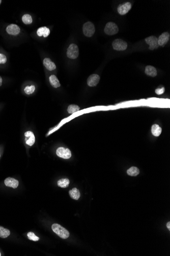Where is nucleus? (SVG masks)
<instances>
[{
  "mask_svg": "<svg viewBox=\"0 0 170 256\" xmlns=\"http://www.w3.org/2000/svg\"><path fill=\"white\" fill-rule=\"evenodd\" d=\"M52 229L53 232L58 235L60 238L65 239L69 237V232L59 224H53L52 226Z\"/></svg>",
  "mask_w": 170,
  "mask_h": 256,
  "instance_id": "obj_1",
  "label": "nucleus"
},
{
  "mask_svg": "<svg viewBox=\"0 0 170 256\" xmlns=\"http://www.w3.org/2000/svg\"><path fill=\"white\" fill-rule=\"evenodd\" d=\"M79 55V50L77 45L71 44L67 50V56L70 59H76Z\"/></svg>",
  "mask_w": 170,
  "mask_h": 256,
  "instance_id": "obj_2",
  "label": "nucleus"
},
{
  "mask_svg": "<svg viewBox=\"0 0 170 256\" xmlns=\"http://www.w3.org/2000/svg\"><path fill=\"white\" fill-rule=\"evenodd\" d=\"M84 34L86 37H92L95 31V26L92 23L88 22L85 23L83 27Z\"/></svg>",
  "mask_w": 170,
  "mask_h": 256,
  "instance_id": "obj_3",
  "label": "nucleus"
},
{
  "mask_svg": "<svg viewBox=\"0 0 170 256\" xmlns=\"http://www.w3.org/2000/svg\"><path fill=\"white\" fill-rule=\"evenodd\" d=\"M105 32L107 35H113L116 34L118 31L119 28L117 25L113 22H109L105 25Z\"/></svg>",
  "mask_w": 170,
  "mask_h": 256,
  "instance_id": "obj_4",
  "label": "nucleus"
},
{
  "mask_svg": "<svg viewBox=\"0 0 170 256\" xmlns=\"http://www.w3.org/2000/svg\"><path fill=\"white\" fill-rule=\"evenodd\" d=\"M114 49L117 51H124L128 48L127 43L121 39H116L112 43Z\"/></svg>",
  "mask_w": 170,
  "mask_h": 256,
  "instance_id": "obj_5",
  "label": "nucleus"
},
{
  "mask_svg": "<svg viewBox=\"0 0 170 256\" xmlns=\"http://www.w3.org/2000/svg\"><path fill=\"white\" fill-rule=\"evenodd\" d=\"M56 154L58 157L64 159H69L71 158V153L69 149L64 147H59L57 149Z\"/></svg>",
  "mask_w": 170,
  "mask_h": 256,
  "instance_id": "obj_6",
  "label": "nucleus"
},
{
  "mask_svg": "<svg viewBox=\"0 0 170 256\" xmlns=\"http://www.w3.org/2000/svg\"><path fill=\"white\" fill-rule=\"evenodd\" d=\"M146 43L149 45V49L151 50L158 48L159 45L158 43V39L156 37L151 36L145 39Z\"/></svg>",
  "mask_w": 170,
  "mask_h": 256,
  "instance_id": "obj_7",
  "label": "nucleus"
},
{
  "mask_svg": "<svg viewBox=\"0 0 170 256\" xmlns=\"http://www.w3.org/2000/svg\"><path fill=\"white\" fill-rule=\"evenodd\" d=\"M132 8V4L130 2H126L125 3L120 5L118 7V12L120 15H125Z\"/></svg>",
  "mask_w": 170,
  "mask_h": 256,
  "instance_id": "obj_8",
  "label": "nucleus"
},
{
  "mask_svg": "<svg viewBox=\"0 0 170 256\" xmlns=\"http://www.w3.org/2000/svg\"><path fill=\"white\" fill-rule=\"evenodd\" d=\"M100 80V76L97 74H92L87 79V84L89 87H94L98 84Z\"/></svg>",
  "mask_w": 170,
  "mask_h": 256,
  "instance_id": "obj_9",
  "label": "nucleus"
},
{
  "mask_svg": "<svg viewBox=\"0 0 170 256\" xmlns=\"http://www.w3.org/2000/svg\"><path fill=\"white\" fill-rule=\"evenodd\" d=\"M24 136L25 142L26 144L30 146H33L35 142V137L33 132L31 131L26 132L24 133Z\"/></svg>",
  "mask_w": 170,
  "mask_h": 256,
  "instance_id": "obj_10",
  "label": "nucleus"
},
{
  "mask_svg": "<svg viewBox=\"0 0 170 256\" xmlns=\"http://www.w3.org/2000/svg\"><path fill=\"white\" fill-rule=\"evenodd\" d=\"M6 31L9 34L17 35L20 33V29L17 25L11 24L7 26Z\"/></svg>",
  "mask_w": 170,
  "mask_h": 256,
  "instance_id": "obj_11",
  "label": "nucleus"
},
{
  "mask_svg": "<svg viewBox=\"0 0 170 256\" xmlns=\"http://www.w3.org/2000/svg\"><path fill=\"white\" fill-rule=\"evenodd\" d=\"M170 35L168 32H164L160 35L158 39L159 46L164 47L170 39Z\"/></svg>",
  "mask_w": 170,
  "mask_h": 256,
  "instance_id": "obj_12",
  "label": "nucleus"
},
{
  "mask_svg": "<svg viewBox=\"0 0 170 256\" xmlns=\"http://www.w3.org/2000/svg\"><path fill=\"white\" fill-rule=\"evenodd\" d=\"M4 183L7 187H11L15 189L18 187L19 182L17 180L12 177H8L5 180Z\"/></svg>",
  "mask_w": 170,
  "mask_h": 256,
  "instance_id": "obj_13",
  "label": "nucleus"
},
{
  "mask_svg": "<svg viewBox=\"0 0 170 256\" xmlns=\"http://www.w3.org/2000/svg\"><path fill=\"white\" fill-rule=\"evenodd\" d=\"M43 65L49 71H53L56 69V65L51 59L46 58L43 60Z\"/></svg>",
  "mask_w": 170,
  "mask_h": 256,
  "instance_id": "obj_14",
  "label": "nucleus"
},
{
  "mask_svg": "<svg viewBox=\"0 0 170 256\" xmlns=\"http://www.w3.org/2000/svg\"><path fill=\"white\" fill-rule=\"evenodd\" d=\"M50 33V30L47 27H42L38 29L37 31V34L39 37H47L49 36Z\"/></svg>",
  "mask_w": 170,
  "mask_h": 256,
  "instance_id": "obj_15",
  "label": "nucleus"
},
{
  "mask_svg": "<svg viewBox=\"0 0 170 256\" xmlns=\"http://www.w3.org/2000/svg\"><path fill=\"white\" fill-rule=\"evenodd\" d=\"M145 73L151 77H155L157 75V70L155 67L151 65H147L145 68Z\"/></svg>",
  "mask_w": 170,
  "mask_h": 256,
  "instance_id": "obj_16",
  "label": "nucleus"
},
{
  "mask_svg": "<svg viewBox=\"0 0 170 256\" xmlns=\"http://www.w3.org/2000/svg\"><path fill=\"white\" fill-rule=\"evenodd\" d=\"M162 128L158 125V124H154L152 125L151 132L154 136H160L162 133Z\"/></svg>",
  "mask_w": 170,
  "mask_h": 256,
  "instance_id": "obj_17",
  "label": "nucleus"
},
{
  "mask_svg": "<svg viewBox=\"0 0 170 256\" xmlns=\"http://www.w3.org/2000/svg\"><path fill=\"white\" fill-rule=\"evenodd\" d=\"M49 80L51 83V85L55 88H57L60 87V83L57 77L54 75H51L49 78Z\"/></svg>",
  "mask_w": 170,
  "mask_h": 256,
  "instance_id": "obj_18",
  "label": "nucleus"
},
{
  "mask_svg": "<svg viewBox=\"0 0 170 256\" xmlns=\"http://www.w3.org/2000/svg\"><path fill=\"white\" fill-rule=\"evenodd\" d=\"M69 194L70 197L72 199H75V200H78L79 199L80 196H81V194H80L79 190L76 188H73L71 190H70L69 191Z\"/></svg>",
  "mask_w": 170,
  "mask_h": 256,
  "instance_id": "obj_19",
  "label": "nucleus"
},
{
  "mask_svg": "<svg viewBox=\"0 0 170 256\" xmlns=\"http://www.w3.org/2000/svg\"><path fill=\"white\" fill-rule=\"evenodd\" d=\"M128 175L132 177H136L140 173V170L137 167H132L127 171Z\"/></svg>",
  "mask_w": 170,
  "mask_h": 256,
  "instance_id": "obj_20",
  "label": "nucleus"
},
{
  "mask_svg": "<svg viewBox=\"0 0 170 256\" xmlns=\"http://www.w3.org/2000/svg\"><path fill=\"white\" fill-rule=\"evenodd\" d=\"M69 183H70V181H69L68 179H62L58 181L57 184L59 187L63 188H65L68 187Z\"/></svg>",
  "mask_w": 170,
  "mask_h": 256,
  "instance_id": "obj_21",
  "label": "nucleus"
},
{
  "mask_svg": "<svg viewBox=\"0 0 170 256\" xmlns=\"http://www.w3.org/2000/svg\"><path fill=\"white\" fill-rule=\"evenodd\" d=\"M10 232L9 230L0 226V237L1 238H7L10 235Z\"/></svg>",
  "mask_w": 170,
  "mask_h": 256,
  "instance_id": "obj_22",
  "label": "nucleus"
},
{
  "mask_svg": "<svg viewBox=\"0 0 170 256\" xmlns=\"http://www.w3.org/2000/svg\"><path fill=\"white\" fill-rule=\"evenodd\" d=\"M80 110V108L79 106L75 104H71L70 105L68 106V108H67V112H68V113L70 114H73L75 113L76 112H78Z\"/></svg>",
  "mask_w": 170,
  "mask_h": 256,
  "instance_id": "obj_23",
  "label": "nucleus"
},
{
  "mask_svg": "<svg viewBox=\"0 0 170 256\" xmlns=\"http://www.w3.org/2000/svg\"><path fill=\"white\" fill-rule=\"evenodd\" d=\"M22 20L24 24H31L33 22L32 18L30 14H24L22 16Z\"/></svg>",
  "mask_w": 170,
  "mask_h": 256,
  "instance_id": "obj_24",
  "label": "nucleus"
},
{
  "mask_svg": "<svg viewBox=\"0 0 170 256\" xmlns=\"http://www.w3.org/2000/svg\"><path fill=\"white\" fill-rule=\"evenodd\" d=\"M35 90V87L34 85H32L31 86H26V87L24 88V93L27 95H31L34 93Z\"/></svg>",
  "mask_w": 170,
  "mask_h": 256,
  "instance_id": "obj_25",
  "label": "nucleus"
},
{
  "mask_svg": "<svg viewBox=\"0 0 170 256\" xmlns=\"http://www.w3.org/2000/svg\"><path fill=\"white\" fill-rule=\"evenodd\" d=\"M27 236L30 240H32L33 241H37L39 240L38 237L36 236L34 233L33 232H29L27 234Z\"/></svg>",
  "mask_w": 170,
  "mask_h": 256,
  "instance_id": "obj_26",
  "label": "nucleus"
},
{
  "mask_svg": "<svg viewBox=\"0 0 170 256\" xmlns=\"http://www.w3.org/2000/svg\"><path fill=\"white\" fill-rule=\"evenodd\" d=\"M7 61V57L6 56L0 53V64H4Z\"/></svg>",
  "mask_w": 170,
  "mask_h": 256,
  "instance_id": "obj_27",
  "label": "nucleus"
},
{
  "mask_svg": "<svg viewBox=\"0 0 170 256\" xmlns=\"http://www.w3.org/2000/svg\"><path fill=\"white\" fill-rule=\"evenodd\" d=\"M164 87H162V88H158L155 89V93L157 95H162L164 92Z\"/></svg>",
  "mask_w": 170,
  "mask_h": 256,
  "instance_id": "obj_28",
  "label": "nucleus"
},
{
  "mask_svg": "<svg viewBox=\"0 0 170 256\" xmlns=\"http://www.w3.org/2000/svg\"><path fill=\"white\" fill-rule=\"evenodd\" d=\"M167 227L168 229L169 230H170V222H168L167 224Z\"/></svg>",
  "mask_w": 170,
  "mask_h": 256,
  "instance_id": "obj_29",
  "label": "nucleus"
},
{
  "mask_svg": "<svg viewBox=\"0 0 170 256\" xmlns=\"http://www.w3.org/2000/svg\"><path fill=\"white\" fill-rule=\"evenodd\" d=\"M2 78L1 76H0V87L2 85Z\"/></svg>",
  "mask_w": 170,
  "mask_h": 256,
  "instance_id": "obj_30",
  "label": "nucleus"
},
{
  "mask_svg": "<svg viewBox=\"0 0 170 256\" xmlns=\"http://www.w3.org/2000/svg\"><path fill=\"white\" fill-rule=\"evenodd\" d=\"M1 2H2V1L1 0H0V4L1 3Z\"/></svg>",
  "mask_w": 170,
  "mask_h": 256,
  "instance_id": "obj_31",
  "label": "nucleus"
},
{
  "mask_svg": "<svg viewBox=\"0 0 170 256\" xmlns=\"http://www.w3.org/2000/svg\"><path fill=\"white\" fill-rule=\"evenodd\" d=\"M0 158H1V153H0Z\"/></svg>",
  "mask_w": 170,
  "mask_h": 256,
  "instance_id": "obj_32",
  "label": "nucleus"
},
{
  "mask_svg": "<svg viewBox=\"0 0 170 256\" xmlns=\"http://www.w3.org/2000/svg\"><path fill=\"white\" fill-rule=\"evenodd\" d=\"M1 256V252H0V256Z\"/></svg>",
  "mask_w": 170,
  "mask_h": 256,
  "instance_id": "obj_33",
  "label": "nucleus"
}]
</instances>
